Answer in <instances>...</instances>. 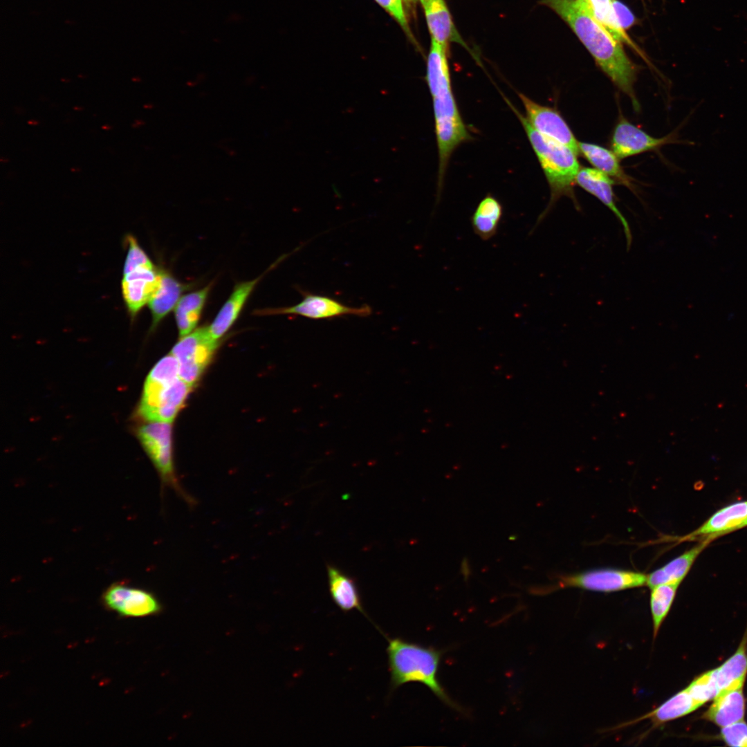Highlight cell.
<instances>
[{
  "label": "cell",
  "instance_id": "d590c367",
  "mask_svg": "<svg viewBox=\"0 0 747 747\" xmlns=\"http://www.w3.org/2000/svg\"><path fill=\"white\" fill-rule=\"evenodd\" d=\"M73 109L75 111H82V110H83V107H80V106H75V107H73Z\"/></svg>",
  "mask_w": 747,
  "mask_h": 747
},
{
  "label": "cell",
  "instance_id": "f35d334b",
  "mask_svg": "<svg viewBox=\"0 0 747 747\" xmlns=\"http://www.w3.org/2000/svg\"><path fill=\"white\" fill-rule=\"evenodd\" d=\"M744 526H747V517L746 518L745 521L744 522V523H743V524L741 526V528H743Z\"/></svg>",
  "mask_w": 747,
  "mask_h": 747
},
{
  "label": "cell",
  "instance_id": "d4e9b609",
  "mask_svg": "<svg viewBox=\"0 0 747 747\" xmlns=\"http://www.w3.org/2000/svg\"><path fill=\"white\" fill-rule=\"evenodd\" d=\"M746 643V641L743 640L732 656L717 668L710 670L719 692L743 686L747 674Z\"/></svg>",
  "mask_w": 747,
  "mask_h": 747
},
{
  "label": "cell",
  "instance_id": "8fae6325",
  "mask_svg": "<svg viewBox=\"0 0 747 747\" xmlns=\"http://www.w3.org/2000/svg\"><path fill=\"white\" fill-rule=\"evenodd\" d=\"M646 582L647 575L640 572L602 569L565 576L560 586L608 593L642 587Z\"/></svg>",
  "mask_w": 747,
  "mask_h": 747
},
{
  "label": "cell",
  "instance_id": "83f0119b",
  "mask_svg": "<svg viewBox=\"0 0 747 747\" xmlns=\"http://www.w3.org/2000/svg\"><path fill=\"white\" fill-rule=\"evenodd\" d=\"M596 19L618 42H624L637 50L616 18L612 0H588ZM638 52V50H637Z\"/></svg>",
  "mask_w": 747,
  "mask_h": 747
},
{
  "label": "cell",
  "instance_id": "5b68a950",
  "mask_svg": "<svg viewBox=\"0 0 747 747\" xmlns=\"http://www.w3.org/2000/svg\"><path fill=\"white\" fill-rule=\"evenodd\" d=\"M178 362L169 354L151 369L138 406L139 416L148 422L172 423L192 387L179 378Z\"/></svg>",
  "mask_w": 747,
  "mask_h": 747
},
{
  "label": "cell",
  "instance_id": "484cf974",
  "mask_svg": "<svg viewBox=\"0 0 747 747\" xmlns=\"http://www.w3.org/2000/svg\"><path fill=\"white\" fill-rule=\"evenodd\" d=\"M699 707L685 688L644 716L643 719L651 718L656 724H661L690 714Z\"/></svg>",
  "mask_w": 747,
  "mask_h": 747
},
{
  "label": "cell",
  "instance_id": "52a82bcc",
  "mask_svg": "<svg viewBox=\"0 0 747 747\" xmlns=\"http://www.w3.org/2000/svg\"><path fill=\"white\" fill-rule=\"evenodd\" d=\"M137 436L160 478L162 488H169L189 504L192 497L181 486L175 473L171 423L153 421L140 426Z\"/></svg>",
  "mask_w": 747,
  "mask_h": 747
},
{
  "label": "cell",
  "instance_id": "4dcf8cb0",
  "mask_svg": "<svg viewBox=\"0 0 747 747\" xmlns=\"http://www.w3.org/2000/svg\"><path fill=\"white\" fill-rule=\"evenodd\" d=\"M400 25L405 34L413 39L406 15L403 8V0H375Z\"/></svg>",
  "mask_w": 747,
  "mask_h": 747
},
{
  "label": "cell",
  "instance_id": "d6a6232c",
  "mask_svg": "<svg viewBox=\"0 0 747 747\" xmlns=\"http://www.w3.org/2000/svg\"><path fill=\"white\" fill-rule=\"evenodd\" d=\"M144 124H145V122L143 120H140V119H137V120H134V122H133V123L132 124L131 126H132L133 128H139L140 127H141V126H142Z\"/></svg>",
  "mask_w": 747,
  "mask_h": 747
},
{
  "label": "cell",
  "instance_id": "9a60e30c",
  "mask_svg": "<svg viewBox=\"0 0 747 747\" xmlns=\"http://www.w3.org/2000/svg\"><path fill=\"white\" fill-rule=\"evenodd\" d=\"M746 517L747 501L733 503L717 510L685 539L713 540L716 537L741 528Z\"/></svg>",
  "mask_w": 747,
  "mask_h": 747
},
{
  "label": "cell",
  "instance_id": "4fadbf2b",
  "mask_svg": "<svg viewBox=\"0 0 747 747\" xmlns=\"http://www.w3.org/2000/svg\"><path fill=\"white\" fill-rule=\"evenodd\" d=\"M674 138L672 134L652 137L620 116L611 135V148L619 159H622L656 149L673 142Z\"/></svg>",
  "mask_w": 747,
  "mask_h": 747
},
{
  "label": "cell",
  "instance_id": "603a6c76",
  "mask_svg": "<svg viewBox=\"0 0 747 747\" xmlns=\"http://www.w3.org/2000/svg\"><path fill=\"white\" fill-rule=\"evenodd\" d=\"M503 212V206L497 198L490 194L484 196L470 218L474 234L483 241L494 237L497 233Z\"/></svg>",
  "mask_w": 747,
  "mask_h": 747
},
{
  "label": "cell",
  "instance_id": "e0dca14e",
  "mask_svg": "<svg viewBox=\"0 0 747 747\" xmlns=\"http://www.w3.org/2000/svg\"><path fill=\"white\" fill-rule=\"evenodd\" d=\"M260 279L261 277H259L250 281L239 283L234 287L230 296L208 326L209 332L214 340L219 341L235 322Z\"/></svg>",
  "mask_w": 747,
  "mask_h": 747
},
{
  "label": "cell",
  "instance_id": "836d02e7",
  "mask_svg": "<svg viewBox=\"0 0 747 747\" xmlns=\"http://www.w3.org/2000/svg\"><path fill=\"white\" fill-rule=\"evenodd\" d=\"M27 122H28V124L33 125V126H36V125L39 124V122L38 120H34V119L28 120Z\"/></svg>",
  "mask_w": 747,
  "mask_h": 747
},
{
  "label": "cell",
  "instance_id": "4316f807",
  "mask_svg": "<svg viewBox=\"0 0 747 747\" xmlns=\"http://www.w3.org/2000/svg\"><path fill=\"white\" fill-rule=\"evenodd\" d=\"M679 584H664L651 589L649 604L654 638L656 636L663 621L671 608Z\"/></svg>",
  "mask_w": 747,
  "mask_h": 747
},
{
  "label": "cell",
  "instance_id": "d6986e66",
  "mask_svg": "<svg viewBox=\"0 0 747 747\" xmlns=\"http://www.w3.org/2000/svg\"><path fill=\"white\" fill-rule=\"evenodd\" d=\"M744 714L743 686H739L720 692L704 717L722 728L743 720Z\"/></svg>",
  "mask_w": 747,
  "mask_h": 747
},
{
  "label": "cell",
  "instance_id": "ab89813d",
  "mask_svg": "<svg viewBox=\"0 0 747 747\" xmlns=\"http://www.w3.org/2000/svg\"><path fill=\"white\" fill-rule=\"evenodd\" d=\"M71 170L72 172H76L77 171H80V169H78V168H77V169H75V168L72 167V168L71 169Z\"/></svg>",
  "mask_w": 747,
  "mask_h": 747
},
{
  "label": "cell",
  "instance_id": "74e56055",
  "mask_svg": "<svg viewBox=\"0 0 747 747\" xmlns=\"http://www.w3.org/2000/svg\"><path fill=\"white\" fill-rule=\"evenodd\" d=\"M132 81L136 82H140V78H138V77H136L132 78Z\"/></svg>",
  "mask_w": 747,
  "mask_h": 747
},
{
  "label": "cell",
  "instance_id": "8992f818",
  "mask_svg": "<svg viewBox=\"0 0 747 747\" xmlns=\"http://www.w3.org/2000/svg\"><path fill=\"white\" fill-rule=\"evenodd\" d=\"M127 249L121 289L127 311L133 320L157 288L160 269L156 267L137 239L129 240Z\"/></svg>",
  "mask_w": 747,
  "mask_h": 747
},
{
  "label": "cell",
  "instance_id": "9c48e42d",
  "mask_svg": "<svg viewBox=\"0 0 747 747\" xmlns=\"http://www.w3.org/2000/svg\"><path fill=\"white\" fill-rule=\"evenodd\" d=\"M302 295L300 302L290 306L268 308L257 311L261 315H296L311 319H329L351 315L358 317L369 316L372 310L367 305L359 307L347 306L340 301L322 295L299 289Z\"/></svg>",
  "mask_w": 747,
  "mask_h": 747
},
{
  "label": "cell",
  "instance_id": "7c38bea8",
  "mask_svg": "<svg viewBox=\"0 0 747 747\" xmlns=\"http://www.w3.org/2000/svg\"><path fill=\"white\" fill-rule=\"evenodd\" d=\"M528 123L539 133L579 154L578 141L560 113L554 108L540 104L522 93H518Z\"/></svg>",
  "mask_w": 747,
  "mask_h": 747
},
{
  "label": "cell",
  "instance_id": "ffe728a7",
  "mask_svg": "<svg viewBox=\"0 0 747 747\" xmlns=\"http://www.w3.org/2000/svg\"><path fill=\"white\" fill-rule=\"evenodd\" d=\"M711 539L701 540L699 544L694 546L681 555L671 560L662 567L655 570L647 575L646 584L650 588L656 586L670 584L681 583L688 574L693 563L711 542Z\"/></svg>",
  "mask_w": 747,
  "mask_h": 747
},
{
  "label": "cell",
  "instance_id": "6da1fadb",
  "mask_svg": "<svg viewBox=\"0 0 747 747\" xmlns=\"http://www.w3.org/2000/svg\"><path fill=\"white\" fill-rule=\"evenodd\" d=\"M572 28L611 82L631 100L639 104L634 85L636 68L621 45L596 19L588 0H542Z\"/></svg>",
  "mask_w": 747,
  "mask_h": 747
},
{
  "label": "cell",
  "instance_id": "cb8c5ba5",
  "mask_svg": "<svg viewBox=\"0 0 747 747\" xmlns=\"http://www.w3.org/2000/svg\"><path fill=\"white\" fill-rule=\"evenodd\" d=\"M210 288L211 284H209L180 298L174 308V315L181 338L195 329Z\"/></svg>",
  "mask_w": 747,
  "mask_h": 747
},
{
  "label": "cell",
  "instance_id": "ba28073f",
  "mask_svg": "<svg viewBox=\"0 0 747 747\" xmlns=\"http://www.w3.org/2000/svg\"><path fill=\"white\" fill-rule=\"evenodd\" d=\"M218 343L211 336L208 326L198 328L181 337L171 351L178 362L179 378L192 387L197 382Z\"/></svg>",
  "mask_w": 747,
  "mask_h": 747
},
{
  "label": "cell",
  "instance_id": "7402d4cb",
  "mask_svg": "<svg viewBox=\"0 0 747 747\" xmlns=\"http://www.w3.org/2000/svg\"><path fill=\"white\" fill-rule=\"evenodd\" d=\"M580 153L595 169L603 172L616 182L633 190L631 178L621 167L619 158L612 150L586 142H578Z\"/></svg>",
  "mask_w": 747,
  "mask_h": 747
},
{
  "label": "cell",
  "instance_id": "7a4b0ae2",
  "mask_svg": "<svg viewBox=\"0 0 747 747\" xmlns=\"http://www.w3.org/2000/svg\"><path fill=\"white\" fill-rule=\"evenodd\" d=\"M447 49L432 39L427 60L426 81L433 103L439 176H444L453 151L472 138L454 98Z\"/></svg>",
  "mask_w": 747,
  "mask_h": 747
},
{
  "label": "cell",
  "instance_id": "f546056e",
  "mask_svg": "<svg viewBox=\"0 0 747 747\" xmlns=\"http://www.w3.org/2000/svg\"><path fill=\"white\" fill-rule=\"evenodd\" d=\"M721 736L730 746L747 747V723L741 720L722 727Z\"/></svg>",
  "mask_w": 747,
  "mask_h": 747
},
{
  "label": "cell",
  "instance_id": "8d00e7d4",
  "mask_svg": "<svg viewBox=\"0 0 747 747\" xmlns=\"http://www.w3.org/2000/svg\"><path fill=\"white\" fill-rule=\"evenodd\" d=\"M154 106L151 104H147L144 105L145 109H151Z\"/></svg>",
  "mask_w": 747,
  "mask_h": 747
},
{
  "label": "cell",
  "instance_id": "44dd1931",
  "mask_svg": "<svg viewBox=\"0 0 747 747\" xmlns=\"http://www.w3.org/2000/svg\"><path fill=\"white\" fill-rule=\"evenodd\" d=\"M432 39L448 47L451 41L463 44L444 0H420Z\"/></svg>",
  "mask_w": 747,
  "mask_h": 747
},
{
  "label": "cell",
  "instance_id": "60d3db41",
  "mask_svg": "<svg viewBox=\"0 0 747 747\" xmlns=\"http://www.w3.org/2000/svg\"><path fill=\"white\" fill-rule=\"evenodd\" d=\"M61 80H62V82H68L70 81V80H67V79H66V80H63V79H62Z\"/></svg>",
  "mask_w": 747,
  "mask_h": 747
},
{
  "label": "cell",
  "instance_id": "2e32d148",
  "mask_svg": "<svg viewBox=\"0 0 747 747\" xmlns=\"http://www.w3.org/2000/svg\"><path fill=\"white\" fill-rule=\"evenodd\" d=\"M189 287V284L179 282L169 272L160 269L158 286L147 304L152 317V329L174 309L182 293Z\"/></svg>",
  "mask_w": 747,
  "mask_h": 747
},
{
  "label": "cell",
  "instance_id": "1f68e13d",
  "mask_svg": "<svg viewBox=\"0 0 747 747\" xmlns=\"http://www.w3.org/2000/svg\"><path fill=\"white\" fill-rule=\"evenodd\" d=\"M612 4L620 26L625 29L631 26L634 22V17L631 11L617 0H612Z\"/></svg>",
  "mask_w": 747,
  "mask_h": 747
},
{
  "label": "cell",
  "instance_id": "277c9868",
  "mask_svg": "<svg viewBox=\"0 0 747 747\" xmlns=\"http://www.w3.org/2000/svg\"><path fill=\"white\" fill-rule=\"evenodd\" d=\"M387 654L391 690L408 683L426 685L441 701L461 711L446 693L438 679L442 652L433 647L407 641L401 638H387Z\"/></svg>",
  "mask_w": 747,
  "mask_h": 747
},
{
  "label": "cell",
  "instance_id": "f1b7e54d",
  "mask_svg": "<svg viewBox=\"0 0 747 747\" xmlns=\"http://www.w3.org/2000/svg\"><path fill=\"white\" fill-rule=\"evenodd\" d=\"M689 693L699 706L714 699L719 693L710 671L697 677L687 688Z\"/></svg>",
  "mask_w": 747,
  "mask_h": 747
},
{
  "label": "cell",
  "instance_id": "30bf717a",
  "mask_svg": "<svg viewBox=\"0 0 747 747\" xmlns=\"http://www.w3.org/2000/svg\"><path fill=\"white\" fill-rule=\"evenodd\" d=\"M105 608L125 617H145L159 614L162 606L152 593L124 582L112 583L103 592Z\"/></svg>",
  "mask_w": 747,
  "mask_h": 747
},
{
  "label": "cell",
  "instance_id": "ac0fdd59",
  "mask_svg": "<svg viewBox=\"0 0 747 747\" xmlns=\"http://www.w3.org/2000/svg\"><path fill=\"white\" fill-rule=\"evenodd\" d=\"M326 571L329 593L337 607L344 612L356 609L368 618L354 578L333 564H327Z\"/></svg>",
  "mask_w": 747,
  "mask_h": 747
},
{
  "label": "cell",
  "instance_id": "5bb4252c",
  "mask_svg": "<svg viewBox=\"0 0 747 747\" xmlns=\"http://www.w3.org/2000/svg\"><path fill=\"white\" fill-rule=\"evenodd\" d=\"M616 182L603 172L590 167H580L575 177V184L596 197L608 208L620 222L627 241V248L631 245L632 236L629 223L617 208L613 185Z\"/></svg>",
  "mask_w": 747,
  "mask_h": 747
},
{
  "label": "cell",
  "instance_id": "3957f363",
  "mask_svg": "<svg viewBox=\"0 0 747 747\" xmlns=\"http://www.w3.org/2000/svg\"><path fill=\"white\" fill-rule=\"evenodd\" d=\"M505 100L522 123L550 187L549 202L537 219L533 232L561 197L570 198L578 208L573 187L580 166L573 151L537 131L507 98Z\"/></svg>",
  "mask_w": 747,
  "mask_h": 747
},
{
  "label": "cell",
  "instance_id": "e575fe53",
  "mask_svg": "<svg viewBox=\"0 0 747 747\" xmlns=\"http://www.w3.org/2000/svg\"><path fill=\"white\" fill-rule=\"evenodd\" d=\"M102 129H104V130H106V131H109V130H111L112 129V127L111 125H109V124H104L103 126H102Z\"/></svg>",
  "mask_w": 747,
  "mask_h": 747
}]
</instances>
